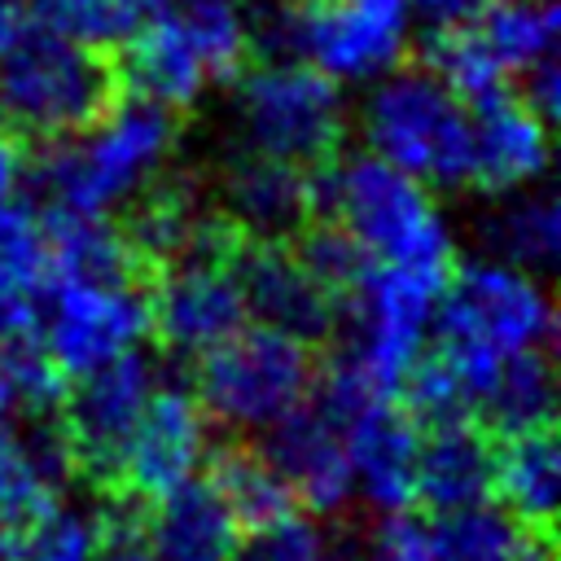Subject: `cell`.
Instances as JSON below:
<instances>
[{"mask_svg": "<svg viewBox=\"0 0 561 561\" xmlns=\"http://www.w3.org/2000/svg\"><path fill=\"white\" fill-rule=\"evenodd\" d=\"M145 535L158 561H232L241 543V526L232 522L219 491L202 478L158 495Z\"/></svg>", "mask_w": 561, "mask_h": 561, "instance_id": "cell-22", "label": "cell"}, {"mask_svg": "<svg viewBox=\"0 0 561 561\" xmlns=\"http://www.w3.org/2000/svg\"><path fill=\"white\" fill-rule=\"evenodd\" d=\"M66 473L70 451L57 430H18L13 421H0V517L9 526L26 522L48 500H57Z\"/></svg>", "mask_w": 561, "mask_h": 561, "instance_id": "cell-25", "label": "cell"}, {"mask_svg": "<svg viewBox=\"0 0 561 561\" xmlns=\"http://www.w3.org/2000/svg\"><path fill=\"white\" fill-rule=\"evenodd\" d=\"M232 136L241 149L320 167L346 136V101L333 79L298 57H272L237 79Z\"/></svg>", "mask_w": 561, "mask_h": 561, "instance_id": "cell-10", "label": "cell"}, {"mask_svg": "<svg viewBox=\"0 0 561 561\" xmlns=\"http://www.w3.org/2000/svg\"><path fill=\"white\" fill-rule=\"evenodd\" d=\"M316 206L337 224L368 263L451 267L456 237L425 180L359 149L316 180Z\"/></svg>", "mask_w": 561, "mask_h": 561, "instance_id": "cell-3", "label": "cell"}, {"mask_svg": "<svg viewBox=\"0 0 561 561\" xmlns=\"http://www.w3.org/2000/svg\"><path fill=\"white\" fill-rule=\"evenodd\" d=\"M210 460V416L188 390L158 386L123 447L118 482H127L136 495H167L202 473Z\"/></svg>", "mask_w": 561, "mask_h": 561, "instance_id": "cell-16", "label": "cell"}, {"mask_svg": "<svg viewBox=\"0 0 561 561\" xmlns=\"http://www.w3.org/2000/svg\"><path fill=\"white\" fill-rule=\"evenodd\" d=\"M22 180H26V162H22V149H18V140H13V136L0 127V206L18 197Z\"/></svg>", "mask_w": 561, "mask_h": 561, "instance_id": "cell-41", "label": "cell"}, {"mask_svg": "<svg viewBox=\"0 0 561 561\" xmlns=\"http://www.w3.org/2000/svg\"><path fill=\"white\" fill-rule=\"evenodd\" d=\"M250 44V18L237 0H158L145 26L123 44V79L140 101L188 110L206 88L241 70Z\"/></svg>", "mask_w": 561, "mask_h": 561, "instance_id": "cell-5", "label": "cell"}, {"mask_svg": "<svg viewBox=\"0 0 561 561\" xmlns=\"http://www.w3.org/2000/svg\"><path fill=\"white\" fill-rule=\"evenodd\" d=\"M491 491L504 500V513H513L522 526H548L561 504V451L557 438L543 430L508 434L504 451H495Z\"/></svg>", "mask_w": 561, "mask_h": 561, "instance_id": "cell-26", "label": "cell"}, {"mask_svg": "<svg viewBox=\"0 0 561 561\" xmlns=\"http://www.w3.org/2000/svg\"><path fill=\"white\" fill-rule=\"evenodd\" d=\"M522 83H526V92H522V101H530L543 118H552L557 114V101H561V66H557V57H543V61H535L526 75H517Z\"/></svg>", "mask_w": 561, "mask_h": 561, "instance_id": "cell-39", "label": "cell"}, {"mask_svg": "<svg viewBox=\"0 0 561 561\" xmlns=\"http://www.w3.org/2000/svg\"><path fill=\"white\" fill-rule=\"evenodd\" d=\"M61 399V373L48 364L39 342L26 337L0 342V421L44 416Z\"/></svg>", "mask_w": 561, "mask_h": 561, "instance_id": "cell-33", "label": "cell"}, {"mask_svg": "<svg viewBox=\"0 0 561 561\" xmlns=\"http://www.w3.org/2000/svg\"><path fill=\"white\" fill-rule=\"evenodd\" d=\"M232 267H237V285L245 298V320L280 329L307 346L333 333L337 294L311 276L298 250H285L280 241H254L250 250L232 254Z\"/></svg>", "mask_w": 561, "mask_h": 561, "instance_id": "cell-19", "label": "cell"}, {"mask_svg": "<svg viewBox=\"0 0 561 561\" xmlns=\"http://www.w3.org/2000/svg\"><path fill=\"white\" fill-rule=\"evenodd\" d=\"M478 237L491 259H504L543 276L561 259V202L539 180L495 193L491 210L478 219Z\"/></svg>", "mask_w": 561, "mask_h": 561, "instance_id": "cell-23", "label": "cell"}, {"mask_svg": "<svg viewBox=\"0 0 561 561\" xmlns=\"http://www.w3.org/2000/svg\"><path fill=\"white\" fill-rule=\"evenodd\" d=\"M232 254L237 245L228 241V228L210 219L184 254L167 259V272L149 298V329L175 355H206L245 324Z\"/></svg>", "mask_w": 561, "mask_h": 561, "instance_id": "cell-12", "label": "cell"}, {"mask_svg": "<svg viewBox=\"0 0 561 561\" xmlns=\"http://www.w3.org/2000/svg\"><path fill=\"white\" fill-rule=\"evenodd\" d=\"M26 22V0H0V44Z\"/></svg>", "mask_w": 561, "mask_h": 561, "instance_id": "cell-42", "label": "cell"}, {"mask_svg": "<svg viewBox=\"0 0 561 561\" xmlns=\"http://www.w3.org/2000/svg\"><path fill=\"white\" fill-rule=\"evenodd\" d=\"M92 561H158V552L149 548V535L131 522H110L105 526V539L96 548Z\"/></svg>", "mask_w": 561, "mask_h": 561, "instance_id": "cell-37", "label": "cell"}, {"mask_svg": "<svg viewBox=\"0 0 561 561\" xmlns=\"http://www.w3.org/2000/svg\"><path fill=\"white\" fill-rule=\"evenodd\" d=\"M158 0H35V18L88 48H123Z\"/></svg>", "mask_w": 561, "mask_h": 561, "instance_id": "cell-32", "label": "cell"}, {"mask_svg": "<svg viewBox=\"0 0 561 561\" xmlns=\"http://www.w3.org/2000/svg\"><path fill=\"white\" fill-rule=\"evenodd\" d=\"M158 390V368L153 359H145L140 351H127L83 377H75V390L66 399V451L70 465H79L92 478H114L123 447L149 403V394Z\"/></svg>", "mask_w": 561, "mask_h": 561, "instance_id": "cell-14", "label": "cell"}, {"mask_svg": "<svg viewBox=\"0 0 561 561\" xmlns=\"http://www.w3.org/2000/svg\"><path fill=\"white\" fill-rule=\"evenodd\" d=\"M206 224L210 219L202 215V206H197V197H193L188 184H149L136 197L127 245H131V254H145V259L167 263V259L184 254Z\"/></svg>", "mask_w": 561, "mask_h": 561, "instance_id": "cell-31", "label": "cell"}, {"mask_svg": "<svg viewBox=\"0 0 561 561\" xmlns=\"http://www.w3.org/2000/svg\"><path fill=\"white\" fill-rule=\"evenodd\" d=\"M526 561H548V557H543V552H539V548H535V552H530V557H526Z\"/></svg>", "mask_w": 561, "mask_h": 561, "instance_id": "cell-44", "label": "cell"}, {"mask_svg": "<svg viewBox=\"0 0 561 561\" xmlns=\"http://www.w3.org/2000/svg\"><path fill=\"white\" fill-rule=\"evenodd\" d=\"M114 79L96 48L35 22L0 44V118L39 140L88 127L110 105Z\"/></svg>", "mask_w": 561, "mask_h": 561, "instance_id": "cell-8", "label": "cell"}, {"mask_svg": "<svg viewBox=\"0 0 561 561\" xmlns=\"http://www.w3.org/2000/svg\"><path fill=\"white\" fill-rule=\"evenodd\" d=\"M35 333L48 364L75 381L140 351L149 333V298L131 276H44L35 294Z\"/></svg>", "mask_w": 561, "mask_h": 561, "instance_id": "cell-11", "label": "cell"}, {"mask_svg": "<svg viewBox=\"0 0 561 561\" xmlns=\"http://www.w3.org/2000/svg\"><path fill=\"white\" fill-rule=\"evenodd\" d=\"M473 412L500 434L543 430L557 412V377H552L548 351H530L500 364Z\"/></svg>", "mask_w": 561, "mask_h": 561, "instance_id": "cell-27", "label": "cell"}, {"mask_svg": "<svg viewBox=\"0 0 561 561\" xmlns=\"http://www.w3.org/2000/svg\"><path fill=\"white\" fill-rule=\"evenodd\" d=\"M535 552L526 526L495 508L469 504L434 513L430 522L399 513H381L364 561H526Z\"/></svg>", "mask_w": 561, "mask_h": 561, "instance_id": "cell-15", "label": "cell"}, {"mask_svg": "<svg viewBox=\"0 0 561 561\" xmlns=\"http://www.w3.org/2000/svg\"><path fill=\"white\" fill-rule=\"evenodd\" d=\"M324 403L337 412L351 456L355 500L373 513H399L416 500V456H421V425L394 408L386 394H359L342 386H324Z\"/></svg>", "mask_w": 561, "mask_h": 561, "instance_id": "cell-13", "label": "cell"}, {"mask_svg": "<svg viewBox=\"0 0 561 561\" xmlns=\"http://www.w3.org/2000/svg\"><path fill=\"white\" fill-rule=\"evenodd\" d=\"M210 486L228 504L232 522L245 530H259L285 513H294V491L285 486L280 469L263 456V447H232L219 456Z\"/></svg>", "mask_w": 561, "mask_h": 561, "instance_id": "cell-28", "label": "cell"}, {"mask_svg": "<svg viewBox=\"0 0 561 561\" xmlns=\"http://www.w3.org/2000/svg\"><path fill=\"white\" fill-rule=\"evenodd\" d=\"M245 18L254 44L316 66L333 83L386 75L412 39L408 0H263Z\"/></svg>", "mask_w": 561, "mask_h": 561, "instance_id": "cell-6", "label": "cell"}, {"mask_svg": "<svg viewBox=\"0 0 561 561\" xmlns=\"http://www.w3.org/2000/svg\"><path fill=\"white\" fill-rule=\"evenodd\" d=\"M316 359L311 346L267 329L241 324L219 346L197 355V403L202 412L237 434H267L302 399H311Z\"/></svg>", "mask_w": 561, "mask_h": 561, "instance_id": "cell-9", "label": "cell"}, {"mask_svg": "<svg viewBox=\"0 0 561 561\" xmlns=\"http://www.w3.org/2000/svg\"><path fill=\"white\" fill-rule=\"evenodd\" d=\"M552 294L539 272H526L504 259H469L447 272L438 316H434V351L421 355L408 377V403L430 421H451L478 408L486 381L500 364L548 351L552 342Z\"/></svg>", "mask_w": 561, "mask_h": 561, "instance_id": "cell-1", "label": "cell"}, {"mask_svg": "<svg viewBox=\"0 0 561 561\" xmlns=\"http://www.w3.org/2000/svg\"><path fill=\"white\" fill-rule=\"evenodd\" d=\"M491 473H495V451L469 416L434 421V430L421 434L416 500L430 513L482 504L491 495Z\"/></svg>", "mask_w": 561, "mask_h": 561, "instance_id": "cell-21", "label": "cell"}, {"mask_svg": "<svg viewBox=\"0 0 561 561\" xmlns=\"http://www.w3.org/2000/svg\"><path fill=\"white\" fill-rule=\"evenodd\" d=\"M175 149V110L131 96L105 105L88 127L48 140L44 158L35 162V184L48 202V215L105 219L118 206H131L149 184H158Z\"/></svg>", "mask_w": 561, "mask_h": 561, "instance_id": "cell-2", "label": "cell"}, {"mask_svg": "<svg viewBox=\"0 0 561 561\" xmlns=\"http://www.w3.org/2000/svg\"><path fill=\"white\" fill-rule=\"evenodd\" d=\"M48 276H131V245L105 219L92 215H48Z\"/></svg>", "mask_w": 561, "mask_h": 561, "instance_id": "cell-30", "label": "cell"}, {"mask_svg": "<svg viewBox=\"0 0 561 561\" xmlns=\"http://www.w3.org/2000/svg\"><path fill=\"white\" fill-rule=\"evenodd\" d=\"M298 259L311 267V276L324 285V289H333V294H346L351 289V280L364 272V254H359V245L337 228V224H324V228H311V232H302V241H298Z\"/></svg>", "mask_w": 561, "mask_h": 561, "instance_id": "cell-36", "label": "cell"}, {"mask_svg": "<svg viewBox=\"0 0 561 561\" xmlns=\"http://www.w3.org/2000/svg\"><path fill=\"white\" fill-rule=\"evenodd\" d=\"M219 210L250 241H285L316 210V180L307 167L259 149H232L219 167Z\"/></svg>", "mask_w": 561, "mask_h": 561, "instance_id": "cell-20", "label": "cell"}, {"mask_svg": "<svg viewBox=\"0 0 561 561\" xmlns=\"http://www.w3.org/2000/svg\"><path fill=\"white\" fill-rule=\"evenodd\" d=\"M263 456L280 469L294 500H302L311 513H342L355 500L346 434L324 399H302L289 416H280L263 434Z\"/></svg>", "mask_w": 561, "mask_h": 561, "instance_id": "cell-18", "label": "cell"}, {"mask_svg": "<svg viewBox=\"0 0 561 561\" xmlns=\"http://www.w3.org/2000/svg\"><path fill=\"white\" fill-rule=\"evenodd\" d=\"M447 272L403 267V263H364V272L346 289L342 351L329 381L359 394H386V399L399 394L408 368L430 346Z\"/></svg>", "mask_w": 561, "mask_h": 561, "instance_id": "cell-4", "label": "cell"}, {"mask_svg": "<svg viewBox=\"0 0 561 561\" xmlns=\"http://www.w3.org/2000/svg\"><path fill=\"white\" fill-rule=\"evenodd\" d=\"M232 561H342V557L329 548L316 522L285 513L259 530H245V543H237Z\"/></svg>", "mask_w": 561, "mask_h": 561, "instance_id": "cell-35", "label": "cell"}, {"mask_svg": "<svg viewBox=\"0 0 561 561\" xmlns=\"http://www.w3.org/2000/svg\"><path fill=\"white\" fill-rule=\"evenodd\" d=\"M31 329H35V294L13 280H0V342L26 337Z\"/></svg>", "mask_w": 561, "mask_h": 561, "instance_id": "cell-38", "label": "cell"}, {"mask_svg": "<svg viewBox=\"0 0 561 561\" xmlns=\"http://www.w3.org/2000/svg\"><path fill=\"white\" fill-rule=\"evenodd\" d=\"M13 557V526L0 517V561H9Z\"/></svg>", "mask_w": 561, "mask_h": 561, "instance_id": "cell-43", "label": "cell"}, {"mask_svg": "<svg viewBox=\"0 0 561 561\" xmlns=\"http://www.w3.org/2000/svg\"><path fill=\"white\" fill-rule=\"evenodd\" d=\"M465 31L491 57V66L513 79L535 61L557 57L561 9L557 0H478V9L465 18Z\"/></svg>", "mask_w": 561, "mask_h": 561, "instance_id": "cell-24", "label": "cell"}, {"mask_svg": "<svg viewBox=\"0 0 561 561\" xmlns=\"http://www.w3.org/2000/svg\"><path fill=\"white\" fill-rule=\"evenodd\" d=\"M548 118L504 88L469 101V145H465V184L495 197L522 184L543 180L548 171Z\"/></svg>", "mask_w": 561, "mask_h": 561, "instance_id": "cell-17", "label": "cell"}, {"mask_svg": "<svg viewBox=\"0 0 561 561\" xmlns=\"http://www.w3.org/2000/svg\"><path fill=\"white\" fill-rule=\"evenodd\" d=\"M364 149L430 188H465L469 101L456 96L430 66H390L368 79L359 101Z\"/></svg>", "mask_w": 561, "mask_h": 561, "instance_id": "cell-7", "label": "cell"}, {"mask_svg": "<svg viewBox=\"0 0 561 561\" xmlns=\"http://www.w3.org/2000/svg\"><path fill=\"white\" fill-rule=\"evenodd\" d=\"M48 276V237L44 219H35L18 197L0 206V280H13L39 294Z\"/></svg>", "mask_w": 561, "mask_h": 561, "instance_id": "cell-34", "label": "cell"}, {"mask_svg": "<svg viewBox=\"0 0 561 561\" xmlns=\"http://www.w3.org/2000/svg\"><path fill=\"white\" fill-rule=\"evenodd\" d=\"M110 517L83 500H48L39 513L18 522L13 561H92Z\"/></svg>", "mask_w": 561, "mask_h": 561, "instance_id": "cell-29", "label": "cell"}, {"mask_svg": "<svg viewBox=\"0 0 561 561\" xmlns=\"http://www.w3.org/2000/svg\"><path fill=\"white\" fill-rule=\"evenodd\" d=\"M408 9H412V18H421L430 31H443V26L465 22V18L478 9V0H408Z\"/></svg>", "mask_w": 561, "mask_h": 561, "instance_id": "cell-40", "label": "cell"}]
</instances>
